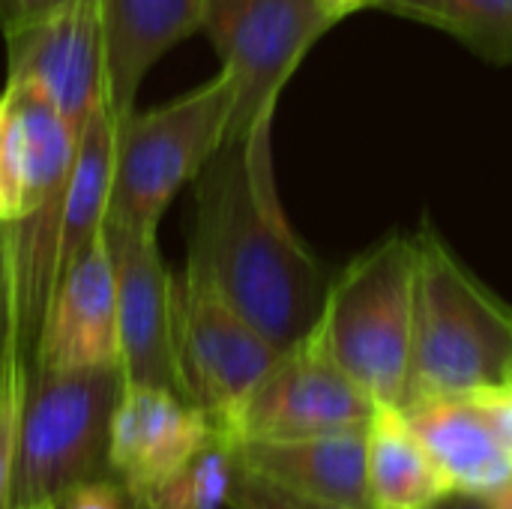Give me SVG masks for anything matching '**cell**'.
I'll use <instances>...</instances> for the list:
<instances>
[{"label": "cell", "mask_w": 512, "mask_h": 509, "mask_svg": "<svg viewBox=\"0 0 512 509\" xmlns=\"http://www.w3.org/2000/svg\"><path fill=\"white\" fill-rule=\"evenodd\" d=\"M240 477V453L231 438L216 432L165 486L150 498H135L156 509H228Z\"/></svg>", "instance_id": "cell-19"}, {"label": "cell", "mask_w": 512, "mask_h": 509, "mask_svg": "<svg viewBox=\"0 0 512 509\" xmlns=\"http://www.w3.org/2000/svg\"><path fill=\"white\" fill-rule=\"evenodd\" d=\"M174 309L186 399L210 414L216 432H225L282 351L186 270L177 279Z\"/></svg>", "instance_id": "cell-7"}, {"label": "cell", "mask_w": 512, "mask_h": 509, "mask_svg": "<svg viewBox=\"0 0 512 509\" xmlns=\"http://www.w3.org/2000/svg\"><path fill=\"white\" fill-rule=\"evenodd\" d=\"M228 509H366L351 507V504H336V501H321V498H306V495H294L288 489H279L261 477H255L252 471H246L240 465V477L234 483Z\"/></svg>", "instance_id": "cell-21"}, {"label": "cell", "mask_w": 512, "mask_h": 509, "mask_svg": "<svg viewBox=\"0 0 512 509\" xmlns=\"http://www.w3.org/2000/svg\"><path fill=\"white\" fill-rule=\"evenodd\" d=\"M315 3H318V9H321L333 24H339L342 18H348V15H354V12H360V9L378 6V0H315Z\"/></svg>", "instance_id": "cell-27"}, {"label": "cell", "mask_w": 512, "mask_h": 509, "mask_svg": "<svg viewBox=\"0 0 512 509\" xmlns=\"http://www.w3.org/2000/svg\"><path fill=\"white\" fill-rule=\"evenodd\" d=\"M21 363L30 366V360L21 348V330H18L9 234H6V225L0 222V375L12 366H21Z\"/></svg>", "instance_id": "cell-22"}, {"label": "cell", "mask_w": 512, "mask_h": 509, "mask_svg": "<svg viewBox=\"0 0 512 509\" xmlns=\"http://www.w3.org/2000/svg\"><path fill=\"white\" fill-rule=\"evenodd\" d=\"M27 369L21 363L0 375V509H15V456Z\"/></svg>", "instance_id": "cell-20"}, {"label": "cell", "mask_w": 512, "mask_h": 509, "mask_svg": "<svg viewBox=\"0 0 512 509\" xmlns=\"http://www.w3.org/2000/svg\"><path fill=\"white\" fill-rule=\"evenodd\" d=\"M72 0H0V30L21 27L27 21H36Z\"/></svg>", "instance_id": "cell-25"}, {"label": "cell", "mask_w": 512, "mask_h": 509, "mask_svg": "<svg viewBox=\"0 0 512 509\" xmlns=\"http://www.w3.org/2000/svg\"><path fill=\"white\" fill-rule=\"evenodd\" d=\"M372 411L375 402L309 336L279 354L222 435L234 444L312 438L366 429Z\"/></svg>", "instance_id": "cell-8"}, {"label": "cell", "mask_w": 512, "mask_h": 509, "mask_svg": "<svg viewBox=\"0 0 512 509\" xmlns=\"http://www.w3.org/2000/svg\"><path fill=\"white\" fill-rule=\"evenodd\" d=\"M417 237H387L330 279L312 336L375 402L402 408L414 354Z\"/></svg>", "instance_id": "cell-3"}, {"label": "cell", "mask_w": 512, "mask_h": 509, "mask_svg": "<svg viewBox=\"0 0 512 509\" xmlns=\"http://www.w3.org/2000/svg\"><path fill=\"white\" fill-rule=\"evenodd\" d=\"M120 369H27L18 423L15 509L54 501L75 483L108 474V438Z\"/></svg>", "instance_id": "cell-5"}, {"label": "cell", "mask_w": 512, "mask_h": 509, "mask_svg": "<svg viewBox=\"0 0 512 509\" xmlns=\"http://www.w3.org/2000/svg\"><path fill=\"white\" fill-rule=\"evenodd\" d=\"M468 399H474V405L483 411V417L492 423V429L501 435V441L512 450V384L468 396Z\"/></svg>", "instance_id": "cell-24"}, {"label": "cell", "mask_w": 512, "mask_h": 509, "mask_svg": "<svg viewBox=\"0 0 512 509\" xmlns=\"http://www.w3.org/2000/svg\"><path fill=\"white\" fill-rule=\"evenodd\" d=\"M105 36L108 105L114 120L135 111L147 72L201 30L204 0H96Z\"/></svg>", "instance_id": "cell-14"}, {"label": "cell", "mask_w": 512, "mask_h": 509, "mask_svg": "<svg viewBox=\"0 0 512 509\" xmlns=\"http://www.w3.org/2000/svg\"><path fill=\"white\" fill-rule=\"evenodd\" d=\"M234 84L225 72L150 111L114 120L108 225L156 234L171 198L228 138Z\"/></svg>", "instance_id": "cell-4"}, {"label": "cell", "mask_w": 512, "mask_h": 509, "mask_svg": "<svg viewBox=\"0 0 512 509\" xmlns=\"http://www.w3.org/2000/svg\"><path fill=\"white\" fill-rule=\"evenodd\" d=\"M213 435L210 414L186 396L150 384H123L111 417L108 474L132 498H150Z\"/></svg>", "instance_id": "cell-12"}, {"label": "cell", "mask_w": 512, "mask_h": 509, "mask_svg": "<svg viewBox=\"0 0 512 509\" xmlns=\"http://www.w3.org/2000/svg\"><path fill=\"white\" fill-rule=\"evenodd\" d=\"M114 279L120 321V372L126 384L165 387L186 396L177 357V279L168 273L156 234L102 225Z\"/></svg>", "instance_id": "cell-9"}, {"label": "cell", "mask_w": 512, "mask_h": 509, "mask_svg": "<svg viewBox=\"0 0 512 509\" xmlns=\"http://www.w3.org/2000/svg\"><path fill=\"white\" fill-rule=\"evenodd\" d=\"M375 9L438 27L492 63H512V0H378Z\"/></svg>", "instance_id": "cell-18"}, {"label": "cell", "mask_w": 512, "mask_h": 509, "mask_svg": "<svg viewBox=\"0 0 512 509\" xmlns=\"http://www.w3.org/2000/svg\"><path fill=\"white\" fill-rule=\"evenodd\" d=\"M489 498H492L495 509H512V480L507 486H501L498 492H492Z\"/></svg>", "instance_id": "cell-28"}, {"label": "cell", "mask_w": 512, "mask_h": 509, "mask_svg": "<svg viewBox=\"0 0 512 509\" xmlns=\"http://www.w3.org/2000/svg\"><path fill=\"white\" fill-rule=\"evenodd\" d=\"M240 465L255 477L294 495L369 507L366 489V429L237 444Z\"/></svg>", "instance_id": "cell-15"}, {"label": "cell", "mask_w": 512, "mask_h": 509, "mask_svg": "<svg viewBox=\"0 0 512 509\" xmlns=\"http://www.w3.org/2000/svg\"><path fill=\"white\" fill-rule=\"evenodd\" d=\"M18 509H54V507H51V501H42V504H27V507H18Z\"/></svg>", "instance_id": "cell-29"}, {"label": "cell", "mask_w": 512, "mask_h": 509, "mask_svg": "<svg viewBox=\"0 0 512 509\" xmlns=\"http://www.w3.org/2000/svg\"><path fill=\"white\" fill-rule=\"evenodd\" d=\"M192 183L186 273L207 282L279 351L309 339L330 276L288 225L273 162L255 159L243 141H225Z\"/></svg>", "instance_id": "cell-1"}, {"label": "cell", "mask_w": 512, "mask_h": 509, "mask_svg": "<svg viewBox=\"0 0 512 509\" xmlns=\"http://www.w3.org/2000/svg\"><path fill=\"white\" fill-rule=\"evenodd\" d=\"M9 78L39 84L84 135L108 102L105 36L96 0H72L36 21L3 30Z\"/></svg>", "instance_id": "cell-10"}, {"label": "cell", "mask_w": 512, "mask_h": 509, "mask_svg": "<svg viewBox=\"0 0 512 509\" xmlns=\"http://www.w3.org/2000/svg\"><path fill=\"white\" fill-rule=\"evenodd\" d=\"M330 27L315 0H204L201 30L234 84L225 141H243L252 156L273 162L279 96Z\"/></svg>", "instance_id": "cell-6"}, {"label": "cell", "mask_w": 512, "mask_h": 509, "mask_svg": "<svg viewBox=\"0 0 512 509\" xmlns=\"http://www.w3.org/2000/svg\"><path fill=\"white\" fill-rule=\"evenodd\" d=\"M366 489L372 509H429L450 486L396 405H375L366 423Z\"/></svg>", "instance_id": "cell-17"}, {"label": "cell", "mask_w": 512, "mask_h": 509, "mask_svg": "<svg viewBox=\"0 0 512 509\" xmlns=\"http://www.w3.org/2000/svg\"><path fill=\"white\" fill-rule=\"evenodd\" d=\"M408 423L441 468L450 492L492 495L512 480V450L468 396L414 399Z\"/></svg>", "instance_id": "cell-16"}, {"label": "cell", "mask_w": 512, "mask_h": 509, "mask_svg": "<svg viewBox=\"0 0 512 509\" xmlns=\"http://www.w3.org/2000/svg\"><path fill=\"white\" fill-rule=\"evenodd\" d=\"M512 384V309L432 231L417 234L408 402ZM402 405V408H405Z\"/></svg>", "instance_id": "cell-2"}, {"label": "cell", "mask_w": 512, "mask_h": 509, "mask_svg": "<svg viewBox=\"0 0 512 509\" xmlns=\"http://www.w3.org/2000/svg\"><path fill=\"white\" fill-rule=\"evenodd\" d=\"M132 509H156V507H150V504H144V501H135V507Z\"/></svg>", "instance_id": "cell-30"}, {"label": "cell", "mask_w": 512, "mask_h": 509, "mask_svg": "<svg viewBox=\"0 0 512 509\" xmlns=\"http://www.w3.org/2000/svg\"><path fill=\"white\" fill-rule=\"evenodd\" d=\"M81 132L33 81L0 93V222L18 225L57 201L75 171Z\"/></svg>", "instance_id": "cell-11"}, {"label": "cell", "mask_w": 512, "mask_h": 509, "mask_svg": "<svg viewBox=\"0 0 512 509\" xmlns=\"http://www.w3.org/2000/svg\"><path fill=\"white\" fill-rule=\"evenodd\" d=\"M30 366L120 369L117 279L105 234H99L54 285Z\"/></svg>", "instance_id": "cell-13"}, {"label": "cell", "mask_w": 512, "mask_h": 509, "mask_svg": "<svg viewBox=\"0 0 512 509\" xmlns=\"http://www.w3.org/2000/svg\"><path fill=\"white\" fill-rule=\"evenodd\" d=\"M54 509H132L135 507V498L129 495V489L105 474V477H93V480H84V483H75L69 486L66 492H60L54 501Z\"/></svg>", "instance_id": "cell-23"}, {"label": "cell", "mask_w": 512, "mask_h": 509, "mask_svg": "<svg viewBox=\"0 0 512 509\" xmlns=\"http://www.w3.org/2000/svg\"><path fill=\"white\" fill-rule=\"evenodd\" d=\"M429 509H495L489 495H471V492H447L441 501Z\"/></svg>", "instance_id": "cell-26"}]
</instances>
